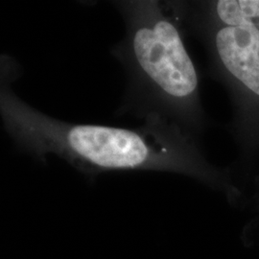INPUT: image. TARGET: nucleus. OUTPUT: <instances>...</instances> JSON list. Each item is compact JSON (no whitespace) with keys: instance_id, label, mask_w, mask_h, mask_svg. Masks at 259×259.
Listing matches in <instances>:
<instances>
[{"instance_id":"4","label":"nucleus","mask_w":259,"mask_h":259,"mask_svg":"<svg viewBox=\"0 0 259 259\" xmlns=\"http://www.w3.org/2000/svg\"><path fill=\"white\" fill-rule=\"evenodd\" d=\"M217 14L230 27L247 23L259 25V0H220Z\"/></svg>"},{"instance_id":"2","label":"nucleus","mask_w":259,"mask_h":259,"mask_svg":"<svg viewBox=\"0 0 259 259\" xmlns=\"http://www.w3.org/2000/svg\"><path fill=\"white\" fill-rule=\"evenodd\" d=\"M111 4L125 22V35L111 49L127 76L118 113L146 120L162 118L169 100L189 99L198 87L194 64L176 25L159 1L120 0Z\"/></svg>"},{"instance_id":"3","label":"nucleus","mask_w":259,"mask_h":259,"mask_svg":"<svg viewBox=\"0 0 259 259\" xmlns=\"http://www.w3.org/2000/svg\"><path fill=\"white\" fill-rule=\"evenodd\" d=\"M215 46L226 68L259 96V30L255 25L223 28Z\"/></svg>"},{"instance_id":"1","label":"nucleus","mask_w":259,"mask_h":259,"mask_svg":"<svg viewBox=\"0 0 259 259\" xmlns=\"http://www.w3.org/2000/svg\"><path fill=\"white\" fill-rule=\"evenodd\" d=\"M18 64L1 58L0 114L19 150L45 161L63 158L85 174L108 171L161 170L172 166L175 150L163 120L151 117L136 128L60 120L24 102L13 91Z\"/></svg>"}]
</instances>
